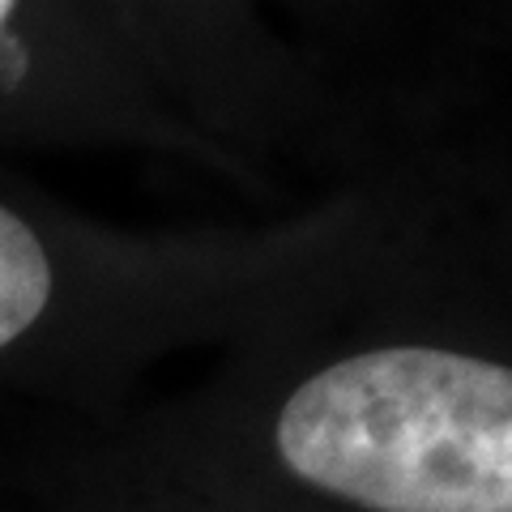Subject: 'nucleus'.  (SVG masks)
Instances as JSON below:
<instances>
[{"mask_svg":"<svg viewBox=\"0 0 512 512\" xmlns=\"http://www.w3.org/2000/svg\"><path fill=\"white\" fill-rule=\"evenodd\" d=\"M278 453L372 512H512V367L427 346L342 359L282 406Z\"/></svg>","mask_w":512,"mask_h":512,"instance_id":"1","label":"nucleus"},{"mask_svg":"<svg viewBox=\"0 0 512 512\" xmlns=\"http://www.w3.org/2000/svg\"><path fill=\"white\" fill-rule=\"evenodd\" d=\"M52 299L47 252L18 214L0 210V346L35 325Z\"/></svg>","mask_w":512,"mask_h":512,"instance_id":"2","label":"nucleus"},{"mask_svg":"<svg viewBox=\"0 0 512 512\" xmlns=\"http://www.w3.org/2000/svg\"><path fill=\"white\" fill-rule=\"evenodd\" d=\"M9 18V5H0V22H5Z\"/></svg>","mask_w":512,"mask_h":512,"instance_id":"3","label":"nucleus"}]
</instances>
